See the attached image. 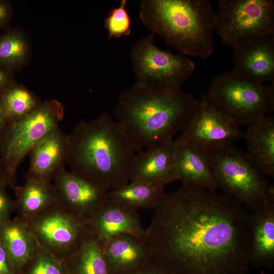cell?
Wrapping results in <instances>:
<instances>
[{
  "label": "cell",
  "mask_w": 274,
  "mask_h": 274,
  "mask_svg": "<svg viewBox=\"0 0 274 274\" xmlns=\"http://www.w3.org/2000/svg\"><path fill=\"white\" fill-rule=\"evenodd\" d=\"M247 158L265 177L274 174V117L265 115L248 125Z\"/></svg>",
  "instance_id": "44dd1931"
},
{
  "label": "cell",
  "mask_w": 274,
  "mask_h": 274,
  "mask_svg": "<svg viewBox=\"0 0 274 274\" xmlns=\"http://www.w3.org/2000/svg\"><path fill=\"white\" fill-rule=\"evenodd\" d=\"M40 246L65 262L89 231L87 220L58 203L27 221Z\"/></svg>",
  "instance_id": "30bf717a"
},
{
  "label": "cell",
  "mask_w": 274,
  "mask_h": 274,
  "mask_svg": "<svg viewBox=\"0 0 274 274\" xmlns=\"http://www.w3.org/2000/svg\"><path fill=\"white\" fill-rule=\"evenodd\" d=\"M175 152L174 140L137 152L129 182L165 186L176 181Z\"/></svg>",
  "instance_id": "5bb4252c"
},
{
  "label": "cell",
  "mask_w": 274,
  "mask_h": 274,
  "mask_svg": "<svg viewBox=\"0 0 274 274\" xmlns=\"http://www.w3.org/2000/svg\"><path fill=\"white\" fill-rule=\"evenodd\" d=\"M127 274H175L170 269L152 259L150 262Z\"/></svg>",
  "instance_id": "f546056e"
},
{
  "label": "cell",
  "mask_w": 274,
  "mask_h": 274,
  "mask_svg": "<svg viewBox=\"0 0 274 274\" xmlns=\"http://www.w3.org/2000/svg\"><path fill=\"white\" fill-rule=\"evenodd\" d=\"M21 274H71L65 262L39 246Z\"/></svg>",
  "instance_id": "4316f807"
},
{
  "label": "cell",
  "mask_w": 274,
  "mask_h": 274,
  "mask_svg": "<svg viewBox=\"0 0 274 274\" xmlns=\"http://www.w3.org/2000/svg\"><path fill=\"white\" fill-rule=\"evenodd\" d=\"M217 189L248 210H254L274 195V186L233 144L207 153Z\"/></svg>",
  "instance_id": "8992f818"
},
{
  "label": "cell",
  "mask_w": 274,
  "mask_h": 274,
  "mask_svg": "<svg viewBox=\"0 0 274 274\" xmlns=\"http://www.w3.org/2000/svg\"><path fill=\"white\" fill-rule=\"evenodd\" d=\"M139 16L151 33L182 55L204 59L214 51L216 13L207 0H143Z\"/></svg>",
  "instance_id": "277c9868"
},
{
  "label": "cell",
  "mask_w": 274,
  "mask_h": 274,
  "mask_svg": "<svg viewBox=\"0 0 274 274\" xmlns=\"http://www.w3.org/2000/svg\"><path fill=\"white\" fill-rule=\"evenodd\" d=\"M126 6L127 1L122 0L118 7L109 11L104 26L109 39L127 37L131 33V20Z\"/></svg>",
  "instance_id": "83f0119b"
},
{
  "label": "cell",
  "mask_w": 274,
  "mask_h": 274,
  "mask_svg": "<svg viewBox=\"0 0 274 274\" xmlns=\"http://www.w3.org/2000/svg\"><path fill=\"white\" fill-rule=\"evenodd\" d=\"M111 274H127L152 260L147 244L129 234H121L100 243Z\"/></svg>",
  "instance_id": "ac0fdd59"
},
{
  "label": "cell",
  "mask_w": 274,
  "mask_h": 274,
  "mask_svg": "<svg viewBox=\"0 0 274 274\" xmlns=\"http://www.w3.org/2000/svg\"><path fill=\"white\" fill-rule=\"evenodd\" d=\"M30 41L19 27H8L0 35V67L15 73L29 62L31 55Z\"/></svg>",
  "instance_id": "cb8c5ba5"
},
{
  "label": "cell",
  "mask_w": 274,
  "mask_h": 274,
  "mask_svg": "<svg viewBox=\"0 0 274 274\" xmlns=\"http://www.w3.org/2000/svg\"><path fill=\"white\" fill-rule=\"evenodd\" d=\"M163 185L129 182L108 191V199L138 210L154 209L166 194Z\"/></svg>",
  "instance_id": "603a6c76"
},
{
  "label": "cell",
  "mask_w": 274,
  "mask_h": 274,
  "mask_svg": "<svg viewBox=\"0 0 274 274\" xmlns=\"http://www.w3.org/2000/svg\"><path fill=\"white\" fill-rule=\"evenodd\" d=\"M15 83L14 73L0 67V95Z\"/></svg>",
  "instance_id": "d6a6232c"
},
{
  "label": "cell",
  "mask_w": 274,
  "mask_h": 274,
  "mask_svg": "<svg viewBox=\"0 0 274 274\" xmlns=\"http://www.w3.org/2000/svg\"><path fill=\"white\" fill-rule=\"evenodd\" d=\"M232 50L237 75L260 84L273 80L274 36Z\"/></svg>",
  "instance_id": "2e32d148"
},
{
  "label": "cell",
  "mask_w": 274,
  "mask_h": 274,
  "mask_svg": "<svg viewBox=\"0 0 274 274\" xmlns=\"http://www.w3.org/2000/svg\"><path fill=\"white\" fill-rule=\"evenodd\" d=\"M152 259L175 274H248L250 212L231 197L182 184L154 209Z\"/></svg>",
  "instance_id": "6da1fadb"
},
{
  "label": "cell",
  "mask_w": 274,
  "mask_h": 274,
  "mask_svg": "<svg viewBox=\"0 0 274 274\" xmlns=\"http://www.w3.org/2000/svg\"><path fill=\"white\" fill-rule=\"evenodd\" d=\"M67 150V134L58 125L49 130L30 151L25 179L52 181L57 174L65 167Z\"/></svg>",
  "instance_id": "9a60e30c"
},
{
  "label": "cell",
  "mask_w": 274,
  "mask_h": 274,
  "mask_svg": "<svg viewBox=\"0 0 274 274\" xmlns=\"http://www.w3.org/2000/svg\"><path fill=\"white\" fill-rule=\"evenodd\" d=\"M14 15V9L11 3L6 0H0V29H6Z\"/></svg>",
  "instance_id": "4dcf8cb0"
},
{
  "label": "cell",
  "mask_w": 274,
  "mask_h": 274,
  "mask_svg": "<svg viewBox=\"0 0 274 274\" xmlns=\"http://www.w3.org/2000/svg\"><path fill=\"white\" fill-rule=\"evenodd\" d=\"M174 141L176 181L182 184L216 191L217 186L207 153L178 138Z\"/></svg>",
  "instance_id": "d6986e66"
},
{
  "label": "cell",
  "mask_w": 274,
  "mask_h": 274,
  "mask_svg": "<svg viewBox=\"0 0 274 274\" xmlns=\"http://www.w3.org/2000/svg\"><path fill=\"white\" fill-rule=\"evenodd\" d=\"M154 37L151 33L132 47L130 58L135 83L159 89L182 87L193 74L194 63L184 55L158 48Z\"/></svg>",
  "instance_id": "9c48e42d"
},
{
  "label": "cell",
  "mask_w": 274,
  "mask_h": 274,
  "mask_svg": "<svg viewBox=\"0 0 274 274\" xmlns=\"http://www.w3.org/2000/svg\"><path fill=\"white\" fill-rule=\"evenodd\" d=\"M196 100L182 87L159 89L135 83L120 94L115 120L138 152L174 141Z\"/></svg>",
  "instance_id": "7a4b0ae2"
},
{
  "label": "cell",
  "mask_w": 274,
  "mask_h": 274,
  "mask_svg": "<svg viewBox=\"0 0 274 274\" xmlns=\"http://www.w3.org/2000/svg\"><path fill=\"white\" fill-rule=\"evenodd\" d=\"M65 263L71 274H111L100 242L90 233Z\"/></svg>",
  "instance_id": "d4e9b609"
},
{
  "label": "cell",
  "mask_w": 274,
  "mask_h": 274,
  "mask_svg": "<svg viewBox=\"0 0 274 274\" xmlns=\"http://www.w3.org/2000/svg\"><path fill=\"white\" fill-rule=\"evenodd\" d=\"M58 204L65 211L87 220L107 201L108 191L66 171L60 170L52 180Z\"/></svg>",
  "instance_id": "7c38bea8"
},
{
  "label": "cell",
  "mask_w": 274,
  "mask_h": 274,
  "mask_svg": "<svg viewBox=\"0 0 274 274\" xmlns=\"http://www.w3.org/2000/svg\"><path fill=\"white\" fill-rule=\"evenodd\" d=\"M206 95L215 107L239 126L255 122L274 108L273 84L246 80L232 70L217 75Z\"/></svg>",
  "instance_id": "52a82bcc"
},
{
  "label": "cell",
  "mask_w": 274,
  "mask_h": 274,
  "mask_svg": "<svg viewBox=\"0 0 274 274\" xmlns=\"http://www.w3.org/2000/svg\"><path fill=\"white\" fill-rule=\"evenodd\" d=\"M215 27L232 49L274 36L272 0H218Z\"/></svg>",
  "instance_id": "ba28073f"
},
{
  "label": "cell",
  "mask_w": 274,
  "mask_h": 274,
  "mask_svg": "<svg viewBox=\"0 0 274 274\" xmlns=\"http://www.w3.org/2000/svg\"><path fill=\"white\" fill-rule=\"evenodd\" d=\"M251 266L274 265V195L250 215Z\"/></svg>",
  "instance_id": "e0dca14e"
},
{
  "label": "cell",
  "mask_w": 274,
  "mask_h": 274,
  "mask_svg": "<svg viewBox=\"0 0 274 274\" xmlns=\"http://www.w3.org/2000/svg\"><path fill=\"white\" fill-rule=\"evenodd\" d=\"M0 274H16L0 241Z\"/></svg>",
  "instance_id": "1f68e13d"
},
{
  "label": "cell",
  "mask_w": 274,
  "mask_h": 274,
  "mask_svg": "<svg viewBox=\"0 0 274 274\" xmlns=\"http://www.w3.org/2000/svg\"><path fill=\"white\" fill-rule=\"evenodd\" d=\"M7 122L5 107L2 95H0V135Z\"/></svg>",
  "instance_id": "836d02e7"
},
{
  "label": "cell",
  "mask_w": 274,
  "mask_h": 274,
  "mask_svg": "<svg viewBox=\"0 0 274 274\" xmlns=\"http://www.w3.org/2000/svg\"><path fill=\"white\" fill-rule=\"evenodd\" d=\"M178 138L208 153L232 145L244 135L240 126L220 112L206 94L194 108Z\"/></svg>",
  "instance_id": "8fae6325"
},
{
  "label": "cell",
  "mask_w": 274,
  "mask_h": 274,
  "mask_svg": "<svg viewBox=\"0 0 274 274\" xmlns=\"http://www.w3.org/2000/svg\"><path fill=\"white\" fill-rule=\"evenodd\" d=\"M67 137L66 162L71 173L107 191L129 182L137 152L107 112L92 121H80Z\"/></svg>",
  "instance_id": "3957f363"
},
{
  "label": "cell",
  "mask_w": 274,
  "mask_h": 274,
  "mask_svg": "<svg viewBox=\"0 0 274 274\" xmlns=\"http://www.w3.org/2000/svg\"><path fill=\"white\" fill-rule=\"evenodd\" d=\"M89 231L100 243L121 234L132 235L146 243V229L140 222L138 210L107 199L87 220Z\"/></svg>",
  "instance_id": "4fadbf2b"
},
{
  "label": "cell",
  "mask_w": 274,
  "mask_h": 274,
  "mask_svg": "<svg viewBox=\"0 0 274 274\" xmlns=\"http://www.w3.org/2000/svg\"><path fill=\"white\" fill-rule=\"evenodd\" d=\"M0 241L16 274H21L39 246L28 222L17 216L1 224Z\"/></svg>",
  "instance_id": "ffe728a7"
},
{
  "label": "cell",
  "mask_w": 274,
  "mask_h": 274,
  "mask_svg": "<svg viewBox=\"0 0 274 274\" xmlns=\"http://www.w3.org/2000/svg\"><path fill=\"white\" fill-rule=\"evenodd\" d=\"M64 109L59 101L41 102L27 116L7 121L0 135V180L13 190L17 186L16 174L25 156L52 128L59 125Z\"/></svg>",
  "instance_id": "5b68a950"
},
{
  "label": "cell",
  "mask_w": 274,
  "mask_h": 274,
  "mask_svg": "<svg viewBox=\"0 0 274 274\" xmlns=\"http://www.w3.org/2000/svg\"><path fill=\"white\" fill-rule=\"evenodd\" d=\"M7 121L22 119L33 112L41 101L27 88L16 82L2 95Z\"/></svg>",
  "instance_id": "484cf974"
},
{
  "label": "cell",
  "mask_w": 274,
  "mask_h": 274,
  "mask_svg": "<svg viewBox=\"0 0 274 274\" xmlns=\"http://www.w3.org/2000/svg\"><path fill=\"white\" fill-rule=\"evenodd\" d=\"M14 191L18 217L26 220L41 214L58 203L52 181L41 179H25L23 186Z\"/></svg>",
  "instance_id": "7402d4cb"
},
{
  "label": "cell",
  "mask_w": 274,
  "mask_h": 274,
  "mask_svg": "<svg viewBox=\"0 0 274 274\" xmlns=\"http://www.w3.org/2000/svg\"><path fill=\"white\" fill-rule=\"evenodd\" d=\"M8 187L6 183L0 180V225L11 220L16 211L15 201L9 196Z\"/></svg>",
  "instance_id": "f1b7e54d"
}]
</instances>
